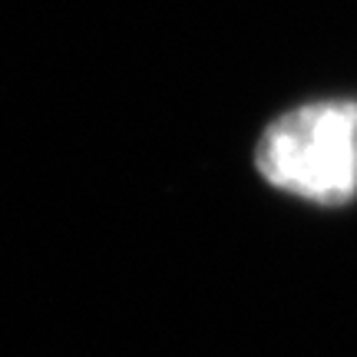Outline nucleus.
I'll list each match as a JSON object with an SVG mask.
<instances>
[{
    "label": "nucleus",
    "instance_id": "f257e3e1",
    "mask_svg": "<svg viewBox=\"0 0 357 357\" xmlns=\"http://www.w3.org/2000/svg\"><path fill=\"white\" fill-rule=\"evenodd\" d=\"M258 172L318 205H344L357 195V100L307 102L278 116L255 149Z\"/></svg>",
    "mask_w": 357,
    "mask_h": 357
}]
</instances>
